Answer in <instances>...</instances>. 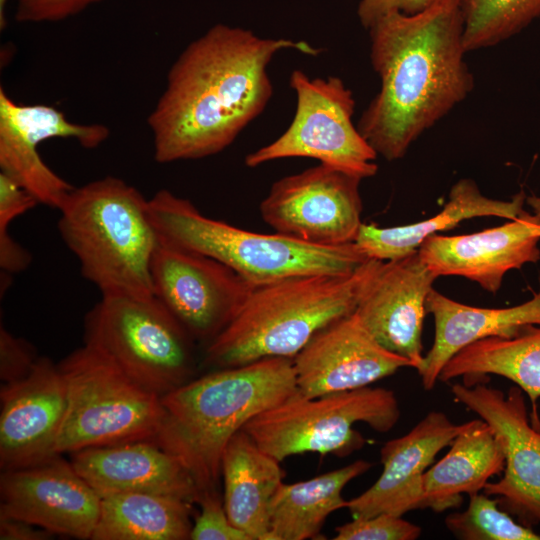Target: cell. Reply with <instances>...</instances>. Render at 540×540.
<instances>
[{
    "mask_svg": "<svg viewBox=\"0 0 540 540\" xmlns=\"http://www.w3.org/2000/svg\"><path fill=\"white\" fill-rule=\"evenodd\" d=\"M287 49L320 53L305 41L264 38L226 24L188 44L148 116L155 160L201 159L231 145L267 106L273 93L268 65Z\"/></svg>",
    "mask_w": 540,
    "mask_h": 540,
    "instance_id": "6da1fadb",
    "label": "cell"
},
{
    "mask_svg": "<svg viewBox=\"0 0 540 540\" xmlns=\"http://www.w3.org/2000/svg\"><path fill=\"white\" fill-rule=\"evenodd\" d=\"M380 89L357 125L377 154L401 159L411 144L471 93L459 0L416 14L391 12L369 28Z\"/></svg>",
    "mask_w": 540,
    "mask_h": 540,
    "instance_id": "7a4b0ae2",
    "label": "cell"
},
{
    "mask_svg": "<svg viewBox=\"0 0 540 540\" xmlns=\"http://www.w3.org/2000/svg\"><path fill=\"white\" fill-rule=\"evenodd\" d=\"M297 392L292 358L221 368L161 397L155 440L181 461L201 492L216 490L230 439L250 419Z\"/></svg>",
    "mask_w": 540,
    "mask_h": 540,
    "instance_id": "3957f363",
    "label": "cell"
},
{
    "mask_svg": "<svg viewBox=\"0 0 540 540\" xmlns=\"http://www.w3.org/2000/svg\"><path fill=\"white\" fill-rule=\"evenodd\" d=\"M370 258L349 274L287 277L252 286L229 323L207 343L220 368L267 357L293 358L322 328L353 313Z\"/></svg>",
    "mask_w": 540,
    "mask_h": 540,
    "instance_id": "277c9868",
    "label": "cell"
},
{
    "mask_svg": "<svg viewBox=\"0 0 540 540\" xmlns=\"http://www.w3.org/2000/svg\"><path fill=\"white\" fill-rule=\"evenodd\" d=\"M57 210L62 240L101 295H154L151 263L159 236L149 199L106 176L74 187Z\"/></svg>",
    "mask_w": 540,
    "mask_h": 540,
    "instance_id": "5b68a950",
    "label": "cell"
},
{
    "mask_svg": "<svg viewBox=\"0 0 540 540\" xmlns=\"http://www.w3.org/2000/svg\"><path fill=\"white\" fill-rule=\"evenodd\" d=\"M149 213L160 239L221 262L253 286L299 275L349 274L369 259L355 242L321 246L235 227L166 189L149 199Z\"/></svg>",
    "mask_w": 540,
    "mask_h": 540,
    "instance_id": "8992f818",
    "label": "cell"
},
{
    "mask_svg": "<svg viewBox=\"0 0 540 540\" xmlns=\"http://www.w3.org/2000/svg\"><path fill=\"white\" fill-rule=\"evenodd\" d=\"M58 367L67 390V408L55 452L155 439L163 408L147 389L98 348L84 343Z\"/></svg>",
    "mask_w": 540,
    "mask_h": 540,
    "instance_id": "52a82bcc",
    "label": "cell"
},
{
    "mask_svg": "<svg viewBox=\"0 0 540 540\" xmlns=\"http://www.w3.org/2000/svg\"><path fill=\"white\" fill-rule=\"evenodd\" d=\"M193 341L155 295H101L84 322V343L161 397L191 380Z\"/></svg>",
    "mask_w": 540,
    "mask_h": 540,
    "instance_id": "ba28073f",
    "label": "cell"
},
{
    "mask_svg": "<svg viewBox=\"0 0 540 540\" xmlns=\"http://www.w3.org/2000/svg\"><path fill=\"white\" fill-rule=\"evenodd\" d=\"M395 393L381 387H362L315 398L299 392L269 408L242 428L258 446L280 462L305 452L345 456L365 440L353 426L367 424L379 433L400 419Z\"/></svg>",
    "mask_w": 540,
    "mask_h": 540,
    "instance_id": "9c48e42d",
    "label": "cell"
},
{
    "mask_svg": "<svg viewBox=\"0 0 540 540\" xmlns=\"http://www.w3.org/2000/svg\"><path fill=\"white\" fill-rule=\"evenodd\" d=\"M290 86L297 99L292 122L276 140L248 154L245 165L302 157L362 180L374 176L378 154L353 123L355 99L344 82L335 76L311 79L296 69Z\"/></svg>",
    "mask_w": 540,
    "mask_h": 540,
    "instance_id": "30bf717a",
    "label": "cell"
},
{
    "mask_svg": "<svg viewBox=\"0 0 540 540\" xmlns=\"http://www.w3.org/2000/svg\"><path fill=\"white\" fill-rule=\"evenodd\" d=\"M362 179L324 164L277 180L260 204L276 233L321 246L355 242L362 225Z\"/></svg>",
    "mask_w": 540,
    "mask_h": 540,
    "instance_id": "8fae6325",
    "label": "cell"
},
{
    "mask_svg": "<svg viewBox=\"0 0 540 540\" xmlns=\"http://www.w3.org/2000/svg\"><path fill=\"white\" fill-rule=\"evenodd\" d=\"M454 399L487 422L504 453L503 477L487 482L484 493L525 526L540 525V429L530 421L524 392L516 385L503 391L475 381L451 386Z\"/></svg>",
    "mask_w": 540,
    "mask_h": 540,
    "instance_id": "7c38bea8",
    "label": "cell"
},
{
    "mask_svg": "<svg viewBox=\"0 0 540 540\" xmlns=\"http://www.w3.org/2000/svg\"><path fill=\"white\" fill-rule=\"evenodd\" d=\"M154 295L194 340H212L253 285L221 262L159 238L151 263Z\"/></svg>",
    "mask_w": 540,
    "mask_h": 540,
    "instance_id": "4fadbf2b",
    "label": "cell"
},
{
    "mask_svg": "<svg viewBox=\"0 0 540 540\" xmlns=\"http://www.w3.org/2000/svg\"><path fill=\"white\" fill-rule=\"evenodd\" d=\"M109 135V128L103 124L73 123L53 106L18 104L0 88L1 172L33 195L39 204L58 209L74 188L43 161L38 152L42 142L71 138L82 147L93 149Z\"/></svg>",
    "mask_w": 540,
    "mask_h": 540,
    "instance_id": "5bb4252c",
    "label": "cell"
},
{
    "mask_svg": "<svg viewBox=\"0 0 540 540\" xmlns=\"http://www.w3.org/2000/svg\"><path fill=\"white\" fill-rule=\"evenodd\" d=\"M437 277L418 250L395 260L370 258L355 309L372 336L387 350L408 359L417 371L424 358L426 301Z\"/></svg>",
    "mask_w": 540,
    "mask_h": 540,
    "instance_id": "9a60e30c",
    "label": "cell"
},
{
    "mask_svg": "<svg viewBox=\"0 0 540 540\" xmlns=\"http://www.w3.org/2000/svg\"><path fill=\"white\" fill-rule=\"evenodd\" d=\"M0 496V514L54 535L91 539L100 514V496L61 455L1 471Z\"/></svg>",
    "mask_w": 540,
    "mask_h": 540,
    "instance_id": "2e32d148",
    "label": "cell"
},
{
    "mask_svg": "<svg viewBox=\"0 0 540 540\" xmlns=\"http://www.w3.org/2000/svg\"><path fill=\"white\" fill-rule=\"evenodd\" d=\"M292 361L298 392L306 398L366 387L413 368L384 348L355 311L319 330Z\"/></svg>",
    "mask_w": 540,
    "mask_h": 540,
    "instance_id": "e0dca14e",
    "label": "cell"
},
{
    "mask_svg": "<svg viewBox=\"0 0 540 540\" xmlns=\"http://www.w3.org/2000/svg\"><path fill=\"white\" fill-rule=\"evenodd\" d=\"M0 403L1 471L58 455L55 446L67 408L66 384L58 364L39 357L25 378L1 385Z\"/></svg>",
    "mask_w": 540,
    "mask_h": 540,
    "instance_id": "ac0fdd59",
    "label": "cell"
},
{
    "mask_svg": "<svg viewBox=\"0 0 540 540\" xmlns=\"http://www.w3.org/2000/svg\"><path fill=\"white\" fill-rule=\"evenodd\" d=\"M540 217L523 210L515 219L476 233L433 234L418 248L438 277L462 276L495 294L505 274L540 260Z\"/></svg>",
    "mask_w": 540,
    "mask_h": 540,
    "instance_id": "d6986e66",
    "label": "cell"
},
{
    "mask_svg": "<svg viewBox=\"0 0 540 540\" xmlns=\"http://www.w3.org/2000/svg\"><path fill=\"white\" fill-rule=\"evenodd\" d=\"M467 424H455L445 413L431 411L407 434L387 441L380 450L383 470L379 478L365 492L347 501L352 517L379 513L402 516L423 509V475L427 467Z\"/></svg>",
    "mask_w": 540,
    "mask_h": 540,
    "instance_id": "ffe728a7",
    "label": "cell"
},
{
    "mask_svg": "<svg viewBox=\"0 0 540 540\" xmlns=\"http://www.w3.org/2000/svg\"><path fill=\"white\" fill-rule=\"evenodd\" d=\"M70 454L75 470L99 496L141 492L194 504L202 494L181 461L155 439L90 447Z\"/></svg>",
    "mask_w": 540,
    "mask_h": 540,
    "instance_id": "44dd1931",
    "label": "cell"
},
{
    "mask_svg": "<svg viewBox=\"0 0 540 540\" xmlns=\"http://www.w3.org/2000/svg\"><path fill=\"white\" fill-rule=\"evenodd\" d=\"M427 312L435 321V338L418 374L425 390H432L444 365L469 344L489 338H511L528 325L540 326V287L533 297L508 308H481L452 300L434 288Z\"/></svg>",
    "mask_w": 540,
    "mask_h": 540,
    "instance_id": "7402d4cb",
    "label": "cell"
},
{
    "mask_svg": "<svg viewBox=\"0 0 540 540\" xmlns=\"http://www.w3.org/2000/svg\"><path fill=\"white\" fill-rule=\"evenodd\" d=\"M221 476L223 505L231 523L251 540H265L271 502L285 476L280 461L241 429L224 449Z\"/></svg>",
    "mask_w": 540,
    "mask_h": 540,
    "instance_id": "603a6c76",
    "label": "cell"
},
{
    "mask_svg": "<svg viewBox=\"0 0 540 540\" xmlns=\"http://www.w3.org/2000/svg\"><path fill=\"white\" fill-rule=\"evenodd\" d=\"M525 202L523 190L508 201L492 199L483 195L472 179H460L452 186L448 202L437 215L394 227L362 223L355 243L368 258L395 260L418 250L431 235L451 229L463 220L483 216L515 219L524 210Z\"/></svg>",
    "mask_w": 540,
    "mask_h": 540,
    "instance_id": "cb8c5ba5",
    "label": "cell"
},
{
    "mask_svg": "<svg viewBox=\"0 0 540 540\" xmlns=\"http://www.w3.org/2000/svg\"><path fill=\"white\" fill-rule=\"evenodd\" d=\"M505 453L499 436L484 420L468 421L449 451L423 475V505L436 513L459 507L503 472Z\"/></svg>",
    "mask_w": 540,
    "mask_h": 540,
    "instance_id": "d4e9b609",
    "label": "cell"
},
{
    "mask_svg": "<svg viewBox=\"0 0 540 540\" xmlns=\"http://www.w3.org/2000/svg\"><path fill=\"white\" fill-rule=\"evenodd\" d=\"M497 375L518 386L530 401L531 424L540 429V326L528 325L511 338L489 337L457 352L442 368L438 381L462 377L471 384Z\"/></svg>",
    "mask_w": 540,
    "mask_h": 540,
    "instance_id": "484cf974",
    "label": "cell"
},
{
    "mask_svg": "<svg viewBox=\"0 0 540 540\" xmlns=\"http://www.w3.org/2000/svg\"><path fill=\"white\" fill-rule=\"evenodd\" d=\"M372 463H353L293 484L281 483L270 506L269 530L265 540H306L320 535L327 517L346 508L344 487L364 474Z\"/></svg>",
    "mask_w": 540,
    "mask_h": 540,
    "instance_id": "4316f807",
    "label": "cell"
},
{
    "mask_svg": "<svg viewBox=\"0 0 540 540\" xmlns=\"http://www.w3.org/2000/svg\"><path fill=\"white\" fill-rule=\"evenodd\" d=\"M92 540H185L192 529V503L141 492L100 496Z\"/></svg>",
    "mask_w": 540,
    "mask_h": 540,
    "instance_id": "83f0119b",
    "label": "cell"
},
{
    "mask_svg": "<svg viewBox=\"0 0 540 540\" xmlns=\"http://www.w3.org/2000/svg\"><path fill=\"white\" fill-rule=\"evenodd\" d=\"M467 50L495 46L540 17V0H459Z\"/></svg>",
    "mask_w": 540,
    "mask_h": 540,
    "instance_id": "f1b7e54d",
    "label": "cell"
},
{
    "mask_svg": "<svg viewBox=\"0 0 540 540\" xmlns=\"http://www.w3.org/2000/svg\"><path fill=\"white\" fill-rule=\"evenodd\" d=\"M444 523L461 540H540V534L516 522L497 499L480 492L469 497L463 512L447 515Z\"/></svg>",
    "mask_w": 540,
    "mask_h": 540,
    "instance_id": "f546056e",
    "label": "cell"
},
{
    "mask_svg": "<svg viewBox=\"0 0 540 540\" xmlns=\"http://www.w3.org/2000/svg\"><path fill=\"white\" fill-rule=\"evenodd\" d=\"M334 540H416L422 528L402 516L379 513L370 517L353 518L335 528Z\"/></svg>",
    "mask_w": 540,
    "mask_h": 540,
    "instance_id": "4dcf8cb0",
    "label": "cell"
},
{
    "mask_svg": "<svg viewBox=\"0 0 540 540\" xmlns=\"http://www.w3.org/2000/svg\"><path fill=\"white\" fill-rule=\"evenodd\" d=\"M197 503L200 512L192 525L191 540H251L231 523L216 490L202 492Z\"/></svg>",
    "mask_w": 540,
    "mask_h": 540,
    "instance_id": "1f68e13d",
    "label": "cell"
},
{
    "mask_svg": "<svg viewBox=\"0 0 540 540\" xmlns=\"http://www.w3.org/2000/svg\"><path fill=\"white\" fill-rule=\"evenodd\" d=\"M39 357L24 339L14 336L3 325L0 327V378L2 384L25 378Z\"/></svg>",
    "mask_w": 540,
    "mask_h": 540,
    "instance_id": "d6a6232c",
    "label": "cell"
},
{
    "mask_svg": "<svg viewBox=\"0 0 540 540\" xmlns=\"http://www.w3.org/2000/svg\"><path fill=\"white\" fill-rule=\"evenodd\" d=\"M98 1L100 0H17L15 19L21 23L61 21Z\"/></svg>",
    "mask_w": 540,
    "mask_h": 540,
    "instance_id": "836d02e7",
    "label": "cell"
},
{
    "mask_svg": "<svg viewBox=\"0 0 540 540\" xmlns=\"http://www.w3.org/2000/svg\"><path fill=\"white\" fill-rule=\"evenodd\" d=\"M438 0H360L357 16L360 23L368 29L382 16L391 12L416 14L421 12Z\"/></svg>",
    "mask_w": 540,
    "mask_h": 540,
    "instance_id": "e575fe53",
    "label": "cell"
},
{
    "mask_svg": "<svg viewBox=\"0 0 540 540\" xmlns=\"http://www.w3.org/2000/svg\"><path fill=\"white\" fill-rule=\"evenodd\" d=\"M31 262V255L16 242L9 233V225H0V267L5 274L25 270Z\"/></svg>",
    "mask_w": 540,
    "mask_h": 540,
    "instance_id": "d590c367",
    "label": "cell"
},
{
    "mask_svg": "<svg viewBox=\"0 0 540 540\" xmlns=\"http://www.w3.org/2000/svg\"><path fill=\"white\" fill-rule=\"evenodd\" d=\"M53 536V533L38 525L0 514L1 540H47Z\"/></svg>",
    "mask_w": 540,
    "mask_h": 540,
    "instance_id": "8d00e7d4",
    "label": "cell"
},
{
    "mask_svg": "<svg viewBox=\"0 0 540 540\" xmlns=\"http://www.w3.org/2000/svg\"><path fill=\"white\" fill-rule=\"evenodd\" d=\"M526 203L532 208L533 213L540 217V196H526Z\"/></svg>",
    "mask_w": 540,
    "mask_h": 540,
    "instance_id": "74e56055",
    "label": "cell"
},
{
    "mask_svg": "<svg viewBox=\"0 0 540 540\" xmlns=\"http://www.w3.org/2000/svg\"><path fill=\"white\" fill-rule=\"evenodd\" d=\"M7 3H8V0H0V29L1 30L5 29L7 25V18H6Z\"/></svg>",
    "mask_w": 540,
    "mask_h": 540,
    "instance_id": "f35d334b",
    "label": "cell"
}]
</instances>
